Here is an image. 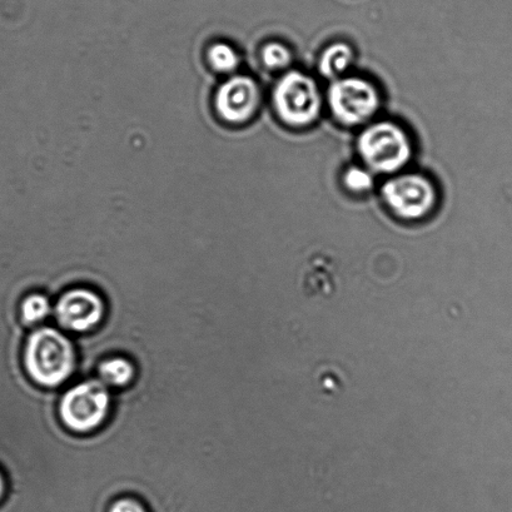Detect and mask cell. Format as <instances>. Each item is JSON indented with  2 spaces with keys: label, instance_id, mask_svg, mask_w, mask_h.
<instances>
[{
  "label": "cell",
  "instance_id": "6da1fadb",
  "mask_svg": "<svg viewBox=\"0 0 512 512\" xmlns=\"http://www.w3.org/2000/svg\"><path fill=\"white\" fill-rule=\"evenodd\" d=\"M24 364L34 382L54 389L63 385L76 370V349L72 341L56 328H38L28 338Z\"/></svg>",
  "mask_w": 512,
  "mask_h": 512
},
{
  "label": "cell",
  "instance_id": "7a4b0ae2",
  "mask_svg": "<svg viewBox=\"0 0 512 512\" xmlns=\"http://www.w3.org/2000/svg\"><path fill=\"white\" fill-rule=\"evenodd\" d=\"M111 407L107 386L99 380L74 385L59 401V417L63 425L77 434L97 430L106 421Z\"/></svg>",
  "mask_w": 512,
  "mask_h": 512
},
{
  "label": "cell",
  "instance_id": "3957f363",
  "mask_svg": "<svg viewBox=\"0 0 512 512\" xmlns=\"http://www.w3.org/2000/svg\"><path fill=\"white\" fill-rule=\"evenodd\" d=\"M359 152L372 171L392 173L409 163L412 147L404 129L395 123L380 122L361 133Z\"/></svg>",
  "mask_w": 512,
  "mask_h": 512
},
{
  "label": "cell",
  "instance_id": "277c9868",
  "mask_svg": "<svg viewBox=\"0 0 512 512\" xmlns=\"http://www.w3.org/2000/svg\"><path fill=\"white\" fill-rule=\"evenodd\" d=\"M273 102L282 121L293 127H306L321 112V94L313 78L290 72L281 78L273 92Z\"/></svg>",
  "mask_w": 512,
  "mask_h": 512
},
{
  "label": "cell",
  "instance_id": "5b68a950",
  "mask_svg": "<svg viewBox=\"0 0 512 512\" xmlns=\"http://www.w3.org/2000/svg\"><path fill=\"white\" fill-rule=\"evenodd\" d=\"M328 102L338 121L346 126H359L379 111L380 94L374 84L365 79L344 78L332 84Z\"/></svg>",
  "mask_w": 512,
  "mask_h": 512
},
{
  "label": "cell",
  "instance_id": "8992f818",
  "mask_svg": "<svg viewBox=\"0 0 512 512\" xmlns=\"http://www.w3.org/2000/svg\"><path fill=\"white\" fill-rule=\"evenodd\" d=\"M387 206L404 220H420L429 215L436 203L434 185L420 175H404L387 181L382 187Z\"/></svg>",
  "mask_w": 512,
  "mask_h": 512
},
{
  "label": "cell",
  "instance_id": "52a82bcc",
  "mask_svg": "<svg viewBox=\"0 0 512 512\" xmlns=\"http://www.w3.org/2000/svg\"><path fill=\"white\" fill-rule=\"evenodd\" d=\"M56 317L64 330L84 333L92 331L104 316V302L97 292L74 288L59 298Z\"/></svg>",
  "mask_w": 512,
  "mask_h": 512
},
{
  "label": "cell",
  "instance_id": "ba28073f",
  "mask_svg": "<svg viewBox=\"0 0 512 512\" xmlns=\"http://www.w3.org/2000/svg\"><path fill=\"white\" fill-rule=\"evenodd\" d=\"M260 104V89L250 77H233L218 89L216 107L230 123H243L253 117Z\"/></svg>",
  "mask_w": 512,
  "mask_h": 512
},
{
  "label": "cell",
  "instance_id": "9c48e42d",
  "mask_svg": "<svg viewBox=\"0 0 512 512\" xmlns=\"http://www.w3.org/2000/svg\"><path fill=\"white\" fill-rule=\"evenodd\" d=\"M136 376V369L131 361L124 357H111L104 360L98 366V377L102 384L114 387V389H122L127 387Z\"/></svg>",
  "mask_w": 512,
  "mask_h": 512
},
{
  "label": "cell",
  "instance_id": "30bf717a",
  "mask_svg": "<svg viewBox=\"0 0 512 512\" xmlns=\"http://www.w3.org/2000/svg\"><path fill=\"white\" fill-rule=\"evenodd\" d=\"M352 61H354V52L347 44H333L322 54L320 72L327 78L340 77L351 66Z\"/></svg>",
  "mask_w": 512,
  "mask_h": 512
},
{
  "label": "cell",
  "instance_id": "8fae6325",
  "mask_svg": "<svg viewBox=\"0 0 512 512\" xmlns=\"http://www.w3.org/2000/svg\"><path fill=\"white\" fill-rule=\"evenodd\" d=\"M51 313V302L48 297L34 293L24 300L22 305V318L27 325H36L46 320Z\"/></svg>",
  "mask_w": 512,
  "mask_h": 512
},
{
  "label": "cell",
  "instance_id": "7c38bea8",
  "mask_svg": "<svg viewBox=\"0 0 512 512\" xmlns=\"http://www.w3.org/2000/svg\"><path fill=\"white\" fill-rule=\"evenodd\" d=\"M210 63L218 72L228 73L235 71L238 66V56L233 48L225 43H217L208 53Z\"/></svg>",
  "mask_w": 512,
  "mask_h": 512
},
{
  "label": "cell",
  "instance_id": "4fadbf2b",
  "mask_svg": "<svg viewBox=\"0 0 512 512\" xmlns=\"http://www.w3.org/2000/svg\"><path fill=\"white\" fill-rule=\"evenodd\" d=\"M291 52L280 43L267 44L262 51V61L270 69L286 68L291 63Z\"/></svg>",
  "mask_w": 512,
  "mask_h": 512
},
{
  "label": "cell",
  "instance_id": "5bb4252c",
  "mask_svg": "<svg viewBox=\"0 0 512 512\" xmlns=\"http://www.w3.org/2000/svg\"><path fill=\"white\" fill-rule=\"evenodd\" d=\"M344 182L350 191L356 193L370 191L372 186H374V180H372L371 173L360 167L347 169Z\"/></svg>",
  "mask_w": 512,
  "mask_h": 512
},
{
  "label": "cell",
  "instance_id": "9a60e30c",
  "mask_svg": "<svg viewBox=\"0 0 512 512\" xmlns=\"http://www.w3.org/2000/svg\"><path fill=\"white\" fill-rule=\"evenodd\" d=\"M109 512H148L142 502L131 497H123L116 502H113Z\"/></svg>",
  "mask_w": 512,
  "mask_h": 512
},
{
  "label": "cell",
  "instance_id": "2e32d148",
  "mask_svg": "<svg viewBox=\"0 0 512 512\" xmlns=\"http://www.w3.org/2000/svg\"><path fill=\"white\" fill-rule=\"evenodd\" d=\"M3 487H4L3 479H2V476H0V496H2V494H3Z\"/></svg>",
  "mask_w": 512,
  "mask_h": 512
}]
</instances>
